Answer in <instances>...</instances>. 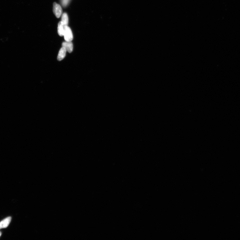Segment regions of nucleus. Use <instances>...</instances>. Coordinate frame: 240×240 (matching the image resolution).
Returning a JSON list of instances; mask_svg holds the SVG:
<instances>
[{"instance_id": "nucleus-3", "label": "nucleus", "mask_w": 240, "mask_h": 240, "mask_svg": "<svg viewBox=\"0 0 240 240\" xmlns=\"http://www.w3.org/2000/svg\"><path fill=\"white\" fill-rule=\"evenodd\" d=\"M62 47L66 49L67 51L71 53L73 51V45L71 42H65L62 43Z\"/></svg>"}, {"instance_id": "nucleus-7", "label": "nucleus", "mask_w": 240, "mask_h": 240, "mask_svg": "<svg viewBox=\"0 0 240 240\" xmlns=\"http://www.w3.org/2000/svg\"><path fill=\"white\" fill-rule=\"evenodd\" d=\"M61 21L64 26L68 25V17L67 13H64L62 14Z\"/></svg>"}, {"instance_id": "nucleus-1", "label": "nucleus", "mask_w": 240, "mask_h": 240, "mask_svg": "<svg viewBox=\"0 0 240 240\" xmlns=\"http://www.w3.org/2000/svg\"><path fill=\"white\" fill-rule=\"evenodd\" d=\"M64 38L65 41L71 42L73 39V36L70 28L68 26H64Z\"/></svg>"}, {"instance_id": "nucleus-6", "label": "nucleus", "mask_w": 240, "mask_h": 240, "mask_svg": "<svg viewBox=\"0 0 240 240\" xmlns=\"http://www.w3.org/2000/svg\"><path fill=\"white\" fill-rule=\"evenodd\" d=\"M64 25L61 21L58 24V33L59 36H62L64 35Z\"/></svg>"}, {"instance_id": "nucleus-5", "label": "nucleus", "mask_w": 240, "mask_h": 240, "mask_svg": "<svg viewBox=\"0 0 240 240\" xmlns=\"http://www.w3.org/2000/svg\"><path fill=\"white\" fill-rule=\"evenodd\" d=\"M67 51L66 49L62 47V48L59 52L58 56L57 59L58 61H61L64 59L65 57V55H66Z\"/></svg>"}, {"instance_id": "nucleus-4", "label": "nucleus", "mask_w": 240, "mask_h": 240, "mask_svg": "<svg viewBox=\"0 0 240 240\" xmlns=\"http://www.w3.org/2000/svg\"><path fill=\"white\" fill-rule=\"evenodd\" d=\"M11 220V217H8L0 222V229L7 228L10 224Z\"/></svg>"}, {"instance_id": "nucleus-8", "label": "nucleus", "mask_w": 240, "mask_h": 240, "mask_svg": "<svg viewBox=\"0 0 240 240\" xmlns=\"http://www.w3.org/2000/svg\"><path fill=\"white\" fill-rule=\"evenodd\" d=\"M1 235H2V232H0V237H1Z\"/></svg>"}, {"instance_id": "nucleus-2", "label": "nucleus", "mask_w": 240, "mask_h": 240, "mask_svg": "<svg viewBox=\"0 0 240 240\" xmlns=\"http://www.w3.org/2000/svg\"><path fill=\"white\" fill-rule=\"evenodd\" d=\"M53 12L56 17L60 18L62 14V10L60 5L57 3H54L53 5Z\"/></svg>"}]
</instances>
